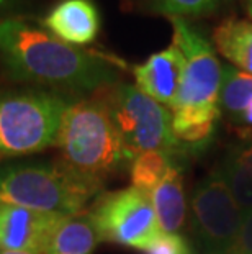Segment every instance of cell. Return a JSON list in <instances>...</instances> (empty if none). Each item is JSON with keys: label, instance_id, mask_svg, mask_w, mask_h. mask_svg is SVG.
I'll return each mask as SVG.
<instances>
[{"label": "cell", "instance_id": "obj_4", "mask_svg": "<svg viewBox=\"0 0 252 254\" xmlns=\"http://www.w3.org/2000/svg\"><path fill=\"white\" fill-rule=\"evenodd\" d=\"M72 100L46 89L0 92V159L56 146L62 117Z\"/></svg>", "mask_w": 252, "mask_h": 254}, {"label": "cell", "instance_id": "obj_21", "mask_svg": "<svg viewBox=\"0 0 252 254\" xmlns=\"http://www.w3.org/2000/svg\"><path fill=\"white\" fill-rule=\"evenodd\" d=\"M28 0H0V21L20 17V13L28 8Z\"/></svg>", "mask_w": 252, "mask_h": 254}, {"label": "cell", "instance_id": "obj_1", "mask_svg": "<svg viewBox=\"0 0 252 254\" xmlns=\"http://www.w3.org/2000/svg\"><path fill=\"white\" fill-rule=\"evenodd\" d=\"M0 64L10 79L64 95L118 84L116 69L105 58L67 45L21 17L0 21Z\"/></svg>", "mask_w": 252, "mask_h": 254}, {"label": "cell", "instance_id": "obj_17", "mask_svg": "<svg viewBox=\"0 0 252 254\" xmlns=\"http://www.w3.org/2000/svg\"><path fill=\"white\" fill-rule=\"evenodd\" d=\"M177 161V156L165 151H144L138 154L130 164L131 186L144 193H151L169 172L170 166Z\"/></svg>", "mask_w": 252, "mask_h": 254}, {"label": "cell", "instance_id": "obj_10", "mask_svg": "<svg viewBox=\"0 0 252 254\" xmlns=\"http://www.w3.org/2000/svg\"><path fill=\"white\" fill-rule=\"evenodd\" d=\"M185 59L174 43L162 51L149 56L143 64L133 67L135 85L170 110L179 95L184 77Z\"/></svg>", "mask_w": 252, "mask_h": 254}, {"label": "cell", "instance_id": "obj_12", "mask_svg": "<svg viewBox=\"0 0 252 254\" xmlns=\"http://www.w3.org/2000/svg\"><path fill=\"white\" fill-rule=\"evenodd\" d=\"M159 228L165 233H180L187 221V197L184 172L179 161L170 166L169 172L154 190L149 193Z\"/></svg>", "mask_w": 252, "mask_h": 254}, {"label": "cell", "instance_id": "obj_13", "mask_svg": "<svg viewBox=\"0 0 252 254\" xmlns=\"http://www.w3.org/2000/svg\"><path fill=\"white\" fill-rule=\"evenodd\" d=\"M100 241L97 226L85 210L57 221L43 254H94Z\"/></svg>", "mask_w": 252, "mask_h": 254}, {"label": "cell", "instance_id": "obj_18", "mask_svg": "<svg viewBox=\"0 0 252 254\" xmlns=\"http://www.w3.org/2000/svg\"><path fill=\"white\" fill-rule=\"evenodd\" d=\"M226 2L228 0H152V5L159 13L167 15V18H184L214 12Z\"/></svg>", "mask_w": 252, "mask_h": 254}, {"label": "cell", "instance_id": "obj_8", "mask_svg": "<svg viewBox=\"0 0 252 254\" xmlns=\"http://www.w3.org/2000/svg\"><path fill=\"white\" fill-rule=\"evenodd\" d=\"M244 217L221 166L214 167L197 184L192 197V230L203 253L226 251Z\"/></svg>", "mask_w": 252, "mask_h": 254}, {"label": "cell", "instance_id": "obj_20", "mask_svg": "<svg viewBox=\"0 0 252 254\" xmlns=\"http://www.w3.org/2000/svg\"><path fill=\"white\" fill-rule=\"evenodd\" d=\"M223 254H252V212L246 213L238 235Z\"/></svg>", "mask_w": 252, "mask_h": 254}, {"label": "cell", "instance_id": "obj_3", "mask_svg": "<svg viewBox=\"0 0 252 254\" xmlns=\"http://www.w3.org/2000/svg\"><path fill=\"white\" fill-rule=\"evenodd\" d=\"M103 186L76 174L62 161L0 164V203L71 217L85 212Z\"/></svg>", "mask_w": 252, "mask_h": 254}, {"label": "cell", "instance_id": "obj_22", "mask_svg": "<svg viewBox=\"0 0 252 254\" xmlns=\"http://www.w3.org/2000/svg\"><path fill=\"white\" fill-rule=\"evenodd\" d=\"M246 12H248V17L252 20V0H246Z\"/></svg>", "mask_w": 252, "mask_h": 254}, {"label": "cell", "instance_id": "obj_7", "mask_svg": "<svg viewBox=\"0 0 252 254\" xmlns=\"http://www.w3.org/2000/svg\"><path fill=\"white\" fill-rule=\"evenodd\" d=\"M101 241L146 251L160 235L148 193L135 187L101 192L89 210Z\"/></svg>", "mask_w": 252, "mask_h": 254}, {"label": "cell", "instance_id": "obj_14", "mask_svg": "<svg viewBox=\"0 0 252 254\" xmlns=\"http://www.w3.org/2000/svg\"><path fill=\"white\" fill-rule=\"evenodd\" d=\"M213 46L229 66L252 74V20L226 18L213 30Z\"/></svg>", "mask_w": 252, "mask_h": 254}, {"label": "cell", "instance_id": "obj_9", "mask_svg": "<svg viewBox=\"0 0 252 254\" xmlns=\"http://www.w3.org/2000/svg\"><path fill=\"white\" fill-rule=\"evenodd\" d=\"M62 217L0 203V253L43 254L48 238Z\"/></svg>", "mask_w": 252, "mask_h": 254}, {"label": "cell", "instance_id": "obj_19", "mask_svg": "<svg viewBox=\"0 0 252 254\" xmlns=\"http://www.w3.org/2000/svg\"><path fill=\"white\" fill-rule=\"evenodd\" d=\"M144 254H194L192 245L180 233H165L155 238L154 243L148 248Z\"/></svg>", "mask_w": 252, "mask_h": 254}, {"label": "cell", "instance_id": "obj_5", "mask_svg": "<svg viewBox=\"0 0 252 254\" xmlns=\"http://www.w3.org/2000/svg\"><path fill=\"white\" fill-rule=\"evenodd\" d=\"M106 90L103 100L131 159L154 149L187 156L172 134V115L167 107L143 94L136 85L118 82Z\"/></svg>", "mask_w": 252, "mask_h": 254}, {"label": "cell", "instance_id": "obj_2", "mask_svg": "<svg viewBox=\"0 0 252 254\" xmlns=\"http://www.w3.org/2000/svg\"><path fill=\"white\" fill-rule=\"evenodd\" d=\"M56 148L69 169L100 186L133 161L103 99L72 100L62 117Z\"/></svg>", "mask_w": 252, "mask_h": 254}, {"label": "cell", "instance_id": "obj_15", "mask_svg": "<svg viewBox=\"0 0 252 254\" xmlns=\"http://www.w3.org/2000/svg\"><path fill=\"white\" fill-rule=\"evenodd\" d=\"M221 169L243 212H252V139L234 146Z\"/></svg>", "mask_w": 252, "mask_h": 254}, {"label": "cell", "instance_id": "obj_16", "mask_svg": "<svg viewBox=\"0 0 252 254\" xmlns=\"http://www.w3.org/2000/svg\"><path fill=\"white\" fill-rule=\"evenodd\" d=\"M252 104V74L243 72L233 66H223L219 107L221 117L224 115L233 123L241 113Z\"/></svg>", "mask_w": 252, "mask_h": 254}, {"label": "cell", "instance_id": "obj_23", "mask_svg": "<svg viewBox=\"0 0 252 254\" xmlns=\"http://www.w3.org/2000/svg\"><path fill=\"white\" fill-rule=\"evenodd\" d=\"M0 254H31V253H0Z\"/></svg>", "mask_w": 252, "mask_h": 254}, {"label": "cell", "instance_id": "obj_6", "mask_svg": "<svg viewBox=\"0 0 252 254\" xmlns=\"http://www.w3.org/2000/svg\"><path fill=\"white\" fill-rule=\"evenodd\" d=\"M169 20L174 30L172 43L185 59L182 85L170 110L221 112L223 66L213 45L185 18L170 17Z\"/></svg>", "mask_w": 252, "mask_h": 254}, {"label": "cell", "instance_id": "obj_11", "mask_svg": "<svg viewBox=\"0 0 252 254\" xmlns=\"http://www.w3.org/2000/svg\"><path fill=\"white\" fill-rule=\"evenodd\" d=\"M100 26L101 15L94 0H59L43 18V28L76 48L92 45Z\"/></svg>", "mask_w": 252, "mask_h": 254}]
</instances>
